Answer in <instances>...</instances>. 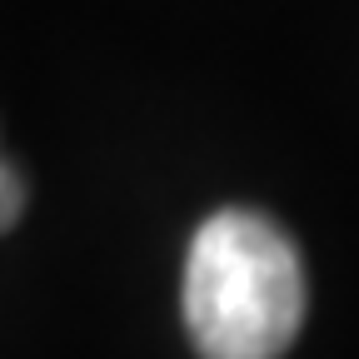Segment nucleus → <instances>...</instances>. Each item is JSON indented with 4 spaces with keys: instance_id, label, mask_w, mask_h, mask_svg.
<instances>
[{
    "instance_id": "1",
    "label": "nucleus",
    "mask_w": 359,
    "mask_h": 359,
    "mask_svg": "<svg viewBox=\"0 0 359 359\" xmlns=\"http://www.w3.org/2000/svg\"><path fill=\"white\" fill-rule=\"evenodd\" d=\"M304 325V259L269 215H210L185 259V330L200 359H280Z\"/></svg>"
},
{
    "instance_id": "2",
    "label": "nucleus",
    "mask_w": 359,
    "mask_h": 359,
    "mask_svg": "<svg viewBox=\"0 0 359 359\" xmlns=\"http://www.w3.org/2000/svg\"><path fill=\"white\" fill-rule=\"evenodd\" d=\"M20 210H25V180L0 160V230H11L20 219Z\"/></svg>"
}]
</instances>
